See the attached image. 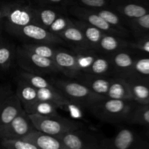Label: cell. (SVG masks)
<instances>
[{"label": "cell", "mask_w": 149, "mask_h": 149, "mask_svg": "<svg viewBox=\"0 0 149 149\" xmlns=\"http://www.w3.org/2000/svg\"><path fill=\"white\" fill-rule=\"evenodd\" d=\"M95 93L104 98L132 100L126 79L119 77L95 76L84 74L79 79Z\"/></svg>", "instance_id": "6da1fadb"}, {"label": "cell", "mask_w": 149, "mask_h": 149, "mask_svg": "<svg viewBox=\"0 0 149 149\" xmlns=\"http://www.w3.org/2000/svg\"><path fill=\"white\" fill-rule=\"evenodd\" d=\"M50 81L68 100L82 108L89 109L95 103L104 99L77 79L67 77V79L51 78Z\"/></svg>", "instance_id": "7a4b0ae2"}, {"label": "cell", "mask_w": 149, "mask_h": 149, "mask_svg": "<svg viewBox=\"0 0 149 149\" xmlns=\"http://www.w3.org/2000/svg\"><path fill=\"white\" fill-rule=\"evenodd\" d=\"M133 109L132 100L104 98L89 109L93 116L102 122L117 124L128 120Z\"/></svg>", "instance_id": "3957f363"}, {"label": "cell", "mask_w": 149, "mask_h": 149, "mask_svg": "<svg viewBox=\"0 0 149 149\" xmlns=\"http://www.w3.org/2000/svg\"><path fill=\"white\" fill-rule=\"evenodd\" d=\"M15 62L20 69L32 74L42 76L61 74L53 60L32 53L21 45L16 47Z\"/></svg>", "instance_id": "277c9868"}, {"label": "cell", "mask_w": 149, "mask_h": 149, "mask_svg": "<svg viewBox=\"0 0 149 149\" xmlns=\"http://www.w3.org/2000/svg\"><path fill=\"white\" fill-rule=\"evenodd\" d=\"M35 129L58 136L68 131L80 129L83 127L81 122L68 119L58 115L54 116H42V115L29 113Z\"/></svg>", "instance_id": "5b68a950"}, {"label": "cell", "mask_w": 149, "mask_h": 149, "mask_svg": "<svg viewBox=\"0 0 149 149\" xmlns=\"http://www.w3.org/2000/svg\"><path fill=\"white\" fill-rule=\"evenodd\" d=\"M31 23H35L33 4L24 1L6 2L4 29L9 34L19 28Z\"/></svg>", "instance_id": "8992f818"}, {"label": "cell", "mask_w": 149, "mask_h": 149, "mask_svg": "<svg viewBox=\"0 0 149 149\" xmlns=\"http://www.w3.org/2000/svg\"><path fill=\"white\" fill-rule=\"evenodd\" d=\"M10 34L21 40L23 43H44L55 46L66 45L58 35L35 23L19 28Z\"/></svg>", "instance_id": "52a82bcc"}, {"label": "cell", "mask_w": 149, "mask_h": 149, "mask_svg": "<svg viewBox=\"0 0 149 149\" xmlns=\"http://www.w3.org/2000/svg\"><path fill=\"white\" fill-rule=\"evenodd\" d=\"M68 12L76 17V19L83 20L97 28L106 33H111L120 36H126L127 34V32L120 30L107 23L103 17H100L92 9L74 4L68 9Z\"/></svg>", "instance_id": "ba28073f"}, {"label": "cell", "mask_w": 149, "mask_h": 149, "mask_svg": "<svg viewBox=\"0 0 149 149\" xmlns=\"http://www.w3.org/2000/svg\"><path fill=\"white\" fill-rule=\"evenodd\" d=\"M66 149H99L100 140L90 132L80 129L68 131L56 136Z\"/></svg>", "instance_id": "9c48e42d"}, {"label": "cell", "mask_w": 149, "mask_h": 149, "mask_svg": "<svg viewBox=\"0 0 149 149\" xmlns=\"http://www.w3.org/2000/svg\"><path fill=\"white\" fill-rule=\"evenodd\" d=\"M143 142L129 129H122L111 138H105L100 141L99 149H132L143 148Z\"/></svg>", "instance_id": "30bf717a"}, {"label": "cell", "mask_w": 149, "mask_h": 149, "mask_svg": "<svg viewBox=\"0 0 149 149\" xmlns=\"http://www.w3.org/2000/svg\"><path fill=\"white\" fill-rule=\"evenodd\" d=\"M52 60L61 74L68 78L78 80L84 74L79 67L73 50L57 47Z\"/></svg>", "instance_id": "8fae6325"}, {"label": "cell", "mask_w": 149, "mask_h": 149, "mask_svg": "<svg viewBox=\"0 0 149 149\" xmlns=\"http://www.w3.org/2000/svg\"><path fill=\"white\" fill-rule=\"evenodd\" d=\"M34 129L29 113L22 111L15 119L5 126L0 127L1 138H22Z\"/></svg>", "instance_id": "7c38bea8"}, {"label": "cell", "mask_w": 149, "mask_h": 149, "mask_svg": "<svg viewBox=\"0 0 149 149\" xmlns=\"http://www.w3.org/2000/svg\"><path fill=\"white\" fill-rule=\"evenodd\" d=\"M23 139L34 145L37 149H66L56 136L33 129Z\"/></svg>", "instance_id": "4fadbf2b"}, {"label": "cell", "mask_w": 149, "mask_h": 149, "mask_svg": "<svg viewBox=\"0 0 149 149\" xmlns=\"http://www.w3.org/2000/svg\"><path fill=\"white\" fill-rule=\"evenodd\" d=\"M33 5L35 24L47 29L61 15L65 14V7Z\"/></svg>", "instance_id": "5bb4252c"}, {"label": "cell", "mask_w": 149, "mask_h": 149, "mask_svg": "<svg viewBox=\"0 0 149 149\" xmlns=\"http://www.w3.org/2000/svg\"><path fill=\"white\" fill-rule=\"evenodd\" d=\"M109 55L111 60L116 77L126 78L130 72L135 62L132 55L125 49L117 51Z\"/></svg>", "instance_id": "9a60e30c"}, {"label": "cell", "mask_w": 149, "mask_h": 149, "mask_svg": "<svg viewBox=\"0 0 149 149\" xmlns=\"http://www.w3.org/2000/svg\"><path fill=\"white\" fill-rule=\"evenodd\" d=\"M23 110L21 102L13 93L0 106V127L10 123Z\"/></svg>", "instance_id": "2e32d148"}, {"label": "cell", "mask_w": 149, "mask_h": 149, "mask_svg": "<svg viewBox=\"0 0 149 149\" xmlns=\"http://www.w3.org/2000/svg\"><path fill=\"white\" fill-rule=\"evenodd\" d=\"M37 100H46L55 104L58 109L68 111L74 103L68 100L58 88L52 87L37 89Z\"/></svg>", "instance_id": "e0dca14e"}, {"label": "cell", "mask_w": 149, "mask_h": 149, "mask_svg": "<svg viewBox=\"0 0 149 149\" xmlns=\"http://www.w3.org/2000/svg\"><path fill=\"white\" fill-rule=\"evenodd\" d=\"M129 45L130 42L125 40L123 36L111 33H104L99 42L97 51L106 55H111L117 51L125 49Z\"/></svg>", "instance_id": "ac0fdd59"}, {"label": "cell", "mask_w": 149, "mask_h": 149, "mask_svg": "<svg viewBox=\"0 0 149 149\" xmlns=\"http://www.w3.org/2000/svg\"><path fill=\"white\" fill-rule=\"evenodd\" d=\"M59 37H61L64 42L68 45H71L74 47L76 48H90L84 34L81 29L75 25L73 20V23L64 29L59 33H58ZM91 49V48H90Z\"/></svg>", "instance_id": "d6986e66"}, {"label": "cell", "mask_w": 149, "mask_h": 149, "mask_svg": "<svg viewBox=\"0 0 149 149\" xmlns=\"http://www.w3.org/2000/svg\"><path fill=\"white\" fill-rule=\"evenodd\" d=\"M113 10L122 17L128 20L138 18L148 13V10L142 4L134 2H121L116 1L114 3Z\"/></svg>", "instance_id": "ffe728a7"}, {"label": "cell", "mask_w": 149, "mask_h": 149, "mask_svg": "<svg viewBox=\"0 0 149 149\" xmlns=\"http://www.w3.org/2000/svg\"><path fill=\"white\" fill-rule=\"evenodd\" d=\"M16 61V47L4 39L0 42V75L8 73Z\"/></svg>", "instance_id": "44dd1931"}, {"label": "cell", "mask_w": 149, "mask_h": 149, "mask_svg": "<svg viewBox=\"0 0 149 149\" xmlns=\"http://www.w3.org/2000/svg\"><path fill=\"white\" fill-rule=\"evenodd\" d=\"M133 102L141 105H149V86L144 81L134 79H125Z\"/></svg>", "instance_id": "7402d4cb"}, {"label": "cell", "mask_w": 149, "mask_h": 149, "mask_svg": "<svg viewBox=\"0 0 149 149\" xmlns=\"http://www.w3.org/2000/svg\"><path fill=\"white\" fill-rule=\"evenodd\" d=\"M73 20L75 25H77L82 31L90 48L97 51L99 42L103 34L106 33L83 20H78V19H74Z\"/></svg>", "instance_id": "603a6c76"}, {"label": "cell", "mask_w": 149, "mask_h": 149, "mask_svg": "<svg viewBox=\"0 0 149 149\" xmlns=\"http://www.w3.org/2000/svg\"><path fill=\"white\" fill-rule=\"evenodd\" d=\"M114 74L110 56L97 55L87 69L86 74L95 76H111Z\"/></svg>", "instance_id": "cb8c5ba5"}, {"label": "cell", "mask_w": 149, "mask_h": 149, "mask_svg": "<svg viewBox=\"0 0 149 149\" xmlns=\"http://www.w3.org/2000/svg\"><path fill=\"white\" fill-rule=\"evenodd\" d=\"M17 87L15 92L23 107L37 100V89L32 87L23 80L17 78Z\"/></svg>", "instance_id": "d4e9b609"}, {"label": "cell", "mask_w": 149, "mask_h": 149, "mask_svg": "<svg viewBox=\"0 0 149 149\" xmlns=\"http://www.w3.org/2000/svg\"><path fill=\"white\" fill-rule=\"evenodd\" d=\"M28 113H35L42 116H54L58 115V107L52 103L46 100H37L33 103L23 106Z\"/></svg>", "instance_id": "484cf974"}, {"label": "cell", "mask_w": 149, "mask_h": 149, "mask_svg": "<svg viewBox=\"0 0 149 149\" xmlns=\"http://www.w3.org/2000/svg\"><path fill=\"white\" fill-rule=\"evenodd\" d=\"M79 67L84 74H86L87 69L98 55V51L90 48H76L73 49Z\"/></svg>", "instance_id": "4316f807"}, {"label": "cell", "mask_w": 149, "mask_h": 149, "mask_svg": "<svg viewBox=\"0 0 149 149\" xmlns=\"http://www.w3.org/2000/svg\"><path fill=\"white\" fill-rule=\"evenodd\" d=\"M17 78L23 80L36 89L47 88V87H53V84L51 82L50 79L48 80L44 76L32 74V73L27 72L23 70H20L17 73Z\"/></svg>", "instance_id": "83f0119b"}, {"label": "cell", "mask_w": 149, "mask_h": 149, "mask_svg": "<svg viewBox=\"0 0 149 149\" xmlns=\"http://www.w3.org/2000/svg\"><path fill=\"white\" fill-rule=\"evenodd\" d=\"M20 45L32 53H34L44 58H51V59H52L57 49L55 45H49V44L23 43Z\"/></svg>", "instance_id": "f1b7e54d"}, {"label": "cell", "mask_w": 149, "mask_h": 149, "mask_svg": "<svg viewBox=\"0 0 149 149\" xmlns=\"http://www.w3.org/2000/svg\"><path fill=\"white\" fill-rule=\"evenodd\" d=\"M94 10L97 14L101 17H103L107 23L111 26L120 29V30L127 31L124 26V20L114 10H111V8H100V9H92Z\"/></svg>", "instance_id": "f546056e"}, {"label": "cell", "mask_w": 149, "mask_h": 149, "mask_svg": "<svg viewBox=\"0 0 149 149\" xmlns=\"http://www.w3.org/2000/svg\"><path fill=\"white\" fill-rule=\"evenodd\" d=\"M141 80L149 78V58L135 59L133 66L127 77L125 79Z\"/></svg>", "instance_id": "4dcf8cb0"}, {"label": "cell", "mask_w": 149, "mask_h": 149, "mask_svg": "<svg viewBox=\"0 0 149 149\" xmlns=\"http://www.w3.org/2000/svg\"><path fill=\"white\" fill-rule=\"evenodd\" d=\"M0 147L4 149H37L34 145L22 138H1Z\"/></svg>", "instance_id": "1f68e13d"}, {"label": "cell", "mask_w": 149, "mask_h": 149, "mask_svg": "<svg viewBox=\"0 0 149 149\" xmlns=\"http://www.w3.org/2000/svg\"><path fill=\"white\" fill-rule=\"evenodd\" d=\"M127 121L133 123L149 125V105L134 107Z\"/></svg>", "instance_id": "d6a6232c"}, {"label": "cell", "mask_w": 149, "mask_h": 149, "mask_svg": "<svg viewBox=\"0 0 149 149\" xmlns=\"http://www.w3.org/2000/svg\"><path fill=\"white\" fill-rule=\"evenodd\" d=\"M73 23V19L70 18L66 14L61 15L52 23L48 31L55 34H58L60 32L63 31Z\"/></svg>", "instance_id": "836d02e7"}, {"label": "cell", "mask_w": 149, "mask_h": 149, "mask_svg": "<svg viewBox=\"0 0 149 149\" xmlns=\"http://www.w3.org/2000/svg\"><path fill=\"white\" fill-rule=\"evenodd\" d=\"M127 23L132 30L138 33L149 31V13L138 18L129 20Z\"/></svg>", "instance_id": "e575fe53"}, {"label": "cell", "mask_w": 149, "mask_h": 149, "mask_svg": "<svg viewBox=\"0 0 149 149\" xmlns=\"http://www.w3.org/2000/svg\"><path fill=\"white\" fill-rule=\"evenodd\" d=\"M76 3L74 4L90 9L110 8L111 5L109 0H76Z\"/></svg>", "instance_id": "d590c367"}, {"label": "cell", "mask_w": 149, "mask_h": 149, "mask_svg": "<svg viewBox=\"0 0 149 149\" xmlns=\"http://www.w3.org/2000/svg\"><path fill=\"white\" fill-rule=\"evenodd\" d=\"M31 4L39 6H57L65 7L69 2L68 0H27Z\"/></svg>", "instance_id": "8d00e7d4"}, {"label": "cell", "mask_w": 149, "mask_h": 149, "mask_svg": "<svg viewBox=\"0 0 149 149\" xmlns=\"http://www.w3.org/2000/svg\"><path fill=\"white\" fill-rule=\"evenodd\" d=\"M129 47L149 53V36H144L136 42L130 43Z\"/></svg>", "instance_id": "74e56055"}, {"label": "cell", "mask_w": 149, "mask_h": 149, "mask_svg": "<svg viewBox=\"0 0 149 149\" xmlns=\"http://www.w3.org/2000/svg\"><path fill=\"white\" fill-rule=\"evenodd\" d=\"M14 93L10 84H0V106L7 100L10 95Z\"/></svg>", "instance_id": "f35d334b"}, {"label": "cell", "mask_w": 149, "mask_h": 149, "mask_svg": "<svg viewBox=\"0 0 149 149\" xmlns=\"http://www.w3.org/2000/svg\"><path fill=\"white\" fill-rule=\"evenodd\" d=\"M6 14V2H0V20L4 19Z\"/></svg>", "instance_id": "ab89813d"}, {"label": "cell", "mask_w": 149, "mask_h": 149, "mask_svg": "<svg viewBox=\"0 0 149 149\" xmlns=\"http://www.w3.org/2000/svg\"><path fill=\"white\" fill-rule=\"evenodd\" d=\"M4 30V19L2 20H0V42H1L3 39V38L1 37V34H2V31Z\"/></svg>", "instance_id": "60d3db41"}, {"label": "cell", "mask_w": 149, "mask_h": 149, "mask_svg": "<svg viewBox=\"0 0 149 149\" xmlns=\"http://www.w3.org/2000/svg\"><path fill=\"white\" fill-rule=\"evenodd\" d=\"M113 1H115V2H116V1H122V0H113Z\"/></svg>", "instance_id": "b9f144b4"}, {"label": "cell", "mask_w": 149, "mask_h": 149, "mask_svg": "<svg viewBox=\"0 0 149 149\" xmlns=\"http://www.w3.org/2000/svg\"><path fill=\"white\" fill-rule=\"evenodd\" d=\"M2 41H3V40H2ZM2 41H1V42H2Z\"/></svg>", "instance_id": "7bdbcfd3"}, {"label": "cell", "mask_w": 149, "mask_h": 149, "mask_svg": "<svg viewBox=\"0 0 149 149\" xmlns=\"http://www.w3.org/2000/svg\"><path fill=\"white\" fill-rule=\"evenodd\" d=\"M148 133H149V132H148Z\"/></svg>", "instance_id": "ee69618b"}]
</instances>
